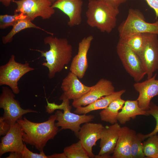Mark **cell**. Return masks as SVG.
<instances>
[{"label": "cell", "instance_id": "9c48e42d", "mask_svg": "<svg viewBox=\"0 0 158 158\" xmlns=\"http://www.w3.org/2000/svg\"><path fill=\"white\" fill-rule=\"evenodd\" d=\"M157 34L145 33L143 48L138 54L147 76L151 78L158 69V37Z\"/></svg>", "mask_w": 158, "mask_h": 158}, {"label": "cell", "instance_id": "d6986e66", "mask_svg": "<svg viewBox=\"0 0 158 158\" xmlns=\"http://www.w3.org/2000/svg\"><path fill=\"white\" fill-rule=\"evenodd\" d=\"M136 134L135 131L127 126L121 127L112 158H131V145Z\"/></svg>", "mask_w": 158, "mask_h": 158}, {"label": "cell", "instance_id": "e0dca14e", "mask_svg": "<svg viewBox=\"0 0 158 158\" xmlns=\"http://www.w3.org/2000/svg\"><path fill=\"white\" fill-rule=\"evenodd\" d=\"M61 88L63 92L61 95L69 100L75 101L87 93L91 87L83 84L75 74L70 71L63 80Z\"/></svg>", "mask_w": 158, "mask_h": 158}, {"label": "cell", "instance_id": "5b68a950", "mask_svg": "<svg viewBox=\"0 0 158 158\" xmlns=\"http://www.w3.org/2000/svg\"><path fill=\"white\" fill-rule=\"evenodd\" d=\"M118 31L119 38L122 39L137 33L158 35V20L153 23L147 22L139 10L130 8L126 18L118 26Z\"/></svg>", "mask_w": 158, "mask_h": 158}, {"label": "cell", "instance_id": "3957f363", "mask_svg": "<svg viewBox=\"0 0 158 158\" xmlns=\"http://www.w3.org/2000/svg\"><path fill=\"white\" fill-rule=\"evenodd\" d=\"M86 22L102 32L110 33L116 25L118 8L102 0H88Z\"/></svg>", "mask_w": 158, "mask_h": 158}, {"label": "cell", "instance_id": "277c9868", "mask_svg": "<svg viewBox=\"0 0 158 158\" xmlns=\"http://www.w3.org/2000/svg\"><path fill=\"white\" fill-rule=\"evenodd\" d=\"M14 93L7 87H3L0 96V108L4 110L3 116L0 118V135H5L10 127L24 114L29 113H37L30 109H24L19 101L15 99Z\"/></svg>", "mask_w": 158, "mask_h": 158}, {"label": "cell", "instance_id": "30bf717a", "mask_svg": "<svg viewBox=\"0 0 158 158\" xmlns=\"http://www.w3.org/2000/svg\"><path fill=\"white\" fill-rule=\"evenodd\" d=\"M55 114L56 116V121H57L55 123V125L58 127H60V130H71L76 136L80 128V125L92 121L95 117L93 115L79 114L71 112L69 110L62 112L58 110Z\"/></svg>", "mask_w": 158, "mask_h": 158}, {"label": "cell", "instance_id": "9a60e30c", "mask_svg": "<svg viewBox=\"0 0 158 158\" xmlns=\"http://www.w3.org/2000/svg\"><path fill=\"white\" fill-rule=\"evenodd\" d=\"M93 38L91 35L84 37L78 44L77 54L72 59L70 71L79 79L84 77L88 67L87 55Z\"/></svg>", "mask_w": 158, "mask_h": 158}, {"label": "cell", "instance_id": "ba28073f", "mask_svg": "<svg viewBox=\"0 0 158 158\" xmlns=\"http://www.w3.org/2000/svg\"><path fill=\"white\" fill-rule=\"evenodd\" d=\"M17 5L14 12L21 13L32 21L38 17L50 18L55 13L52 3L48 0H12Z\"/></svg>", "mask_w": 158, "mask_h": 158}, {"label": "cell", "instance_id": "d6a6232c", "mask_svg": "<svg viewBox=\"0 0 158 158\" xmlns=\"http://www.w3.org/2000/svg\"><path fill=\"white\" fill-rule=\"evenodd\" d=\"M111 4L114 7L118 8L122 4L126 2L127 0H102Z\"/></svg>", "mask_w": 158, "mask_h": 158}, {"label": "cell", "instance_id": "7a4b0ae2", "mask_svg": "<svg viewBox=\"0 0 158 158\" xmlns=\"http://www.w3.org/2000/svg\"><path fill=\"white\" fill-rule=\"evenodd\" d=\"M56 116L51 115L47 121L41 123L30 121L25 117L18 119L21 126L23 139L27 144L34 146L41 151L50 140L53 139L59 131V128L55 124Z\"/></svg>", "mask_w": 158, "mask_h": 158}, {"label": "cell", "instance_id": "8d00e7d4", "mask_svg": "<svg viewBox=\"0 0 158 158\" xmlns=\"http://www.w3.org/2000/svg\"><path fill=\"white\" fill-rule=\"evenodd\" d=\"M51 2L52 4L57 0H48Z\"/></svg>", "mask_w": 158, "mask_h": 158}, {"label": "cell", "instance_id": "83f0119b", "mask_svg": "<svg viewBox=\"0 0 158 158\" xmlns=\"http://www.w3.org/2000/svg\"><path fill=\"white\" fill-rule=\"evenodd\" d=\"M27 16L21 13L14 12L13 15L7 14L0 15V28L5 29L10 26H13L20 19Z\"/></svg>", "mask_w": 158, "mask_h": 158}, {"label": "cell", "instance_id": "f546056e", "mask_svg": "<svg viewBox=\"0 0 158 158\" xmlns=\"http://www.w3.org/2000/svg\"><path fill=\"white\" fill-rule=\"evenodd\" d=\"M147 111L149 115H152L155 119L156 123L155 128L150 133L146 135L140 133V136L143 140L151 136L157 134L158 132V106L151 102L149 109Z\"/></svg>", "mask_w": 158, "mask_h": 158}, {"label": "cell", "instance_id": "484cf974", "mask_svg": "<svg viewBox=\"0 0 158 158\" xmlns=\"http://www.w3.org/2000/svg\"><path fill=\"white\" fill-rule=\"evenodd\" d=\"M145 36V33H137L123 39L124 40L127 45L138 54L143 48Z\"/></svg>", "mask_w": 158, "mask_h": 158}, {"label": "cell", "instance_id": "52a82bcc", "mask_svg": "<svg viewBox=\"0 0 158 158\" xmlns=\"http://www.w3.org/2000/svg\"><path fill=\"white\" fill-rule=\"evenodd\" d=\"M116 50L126 71L135 82H140L146 73L138 55L127 45L124 40L120 38Z\"/></svg>", "mask_w": 158, "mask_h": 158}, {"label": "cell", "instance_id": "8992f818", "mask_svg": "<svg viewBox=\"0 0 158 158\" xmlns=\"http://www.w3.org/2000/svg\"><path fill=\"white\" fill-rule=\"evenodd\" d=\"M15 57L14 55H11L8 62L0 66V86H8L14 94H17L20 92L18 85L20 79L35 69L30 67L29 63L23 64L17 62Z\"/></svg>", "mask_w": 158, "mask_h": 158}, {"label": "cell", "instance_id": "d590c367", "mask_svg": "<svg viewBox=\"0 0 158 158\" xmlns=\"http://www.w3.org/2000/svg\"><path fill=\"white\" fill-rule=\"evenodd\" d=\"M12 0H0V1L5 6H8Z\"/></svg>", "mask_w": 158, "mask_h": 158}, {"label": "cell", "instance_id": "cb8c5ba5", "mask_svg": "<svg viewBox=\"0 0 158 158\" xmlns=\"http://www.w3.org/2000/svg\"><path fill=\"white\" fill-rule=\"evenodd\" d=\"M144 154L146 158H158V135L151 136L143 142Z\"/></svg>", "mask_w": 158, "mask_h": 158}, {"label": "cell", "instance_id": "7c38bea8", "mask_svg": "<svg viewBox=\"0 0 158 158\" xmlns=\"http://www.w3.org/2000/svg\"><path fill=\"white\" fill-rule=\"evenodd\" d=\"M104 126L101 123L87 122L81 127L77 137L81 141L90 158H95L92 151L93 147L96 145L97 141L100 139Z\"/></svg>", "mask_w": 158, "mask_h": 158}, {"label": "cell", "instance_id": "1f68e13d", "mask_svg": "<svg viewBox=\"0 0 158 158\" xmlns=\"http://www.w3.org/2000/svg\"><path fill=\"white\" fill-rule=\"evenodd\" d=\"M149 6L155 11L156 18H158V0H145Z\"/></svg>", "mask_w": 158, "mask_h": 158}, {"label": "cell", "instance_id": "4fadbf2b", "mask_svg": "<svg viewBox=\"0 0 158 158\" xmlns=\"http://www.w3.org/2000/svg\"><path fill=\"white\" fill-rule=\"evenodd\" d=\"M121 127L117 123L104 127L101 133L100 151L95 158H112L110 154L114 152L118 139Z\"/></svg>", "mask_w": 158, "mask_h": 158}, {"label": "cell", "instance_id": "44dd1931", "mask_svg": "<svg viewBox=\"0 0 158 158\" xmlns=\"http://www.w3.org/2000/svg\"><path fill=\"white\" fill-rule=\"evenodd\" d=\"M139 115L148 116L149 114L147 111L139 107L137 100H127L125 101L121 111L119 112L117 119L120 123L124 124L130 118L134 119Z\"/></svg>", "mask_w": 158, "mask_h": 158}, {"label": "cell", "instance_id": "836d02e7", "mask_svg": "<svg viewBox=\"0 0 158 158\" xmlns=\"http://www.w3.org/2000/svg\"><path fill=\"white\" fill-rule=\"evenodd\" d=\"M47 156L48 158H67L63 152L61 153H54Z\"/></svg>", "mask_w": 158, "mask_h": 158}, {"label": "cell", "instance_id": "2e32d148", "mask_svg": "<svg viewBox=\"0 0 158 158\" xmlns=\"http://www.w3.org/2000/svg\"><path fill=\"white\" fill-rule=\"evenodd\" d=\"M157 75L156 73L151 78L133 85L135 89L139 94L137 99L138 105L146 111L149 109L152 99L158 95V80L155 79Z\"/></svg>", "mask_w": 158, "mask_h": 158}, {"label": "cell", "instance_id": "ffe728a7", "mask_svg": "<svg viewBox=\"0 0 158 158\" xmlns=\"http://www.w3.org/2000/svg\"><path fill=\"white\" fill-rule=\"evenodd\" d=\"M125 90L115 92L113 93L96 100L92 103L85 107L76 108L74 112L79 114H86L96 110L103 109L107 107L114 100L121 98L122 95L125 92Z\"/></svg>", "mask_w": 158, "mask_h": 158}, {"label": "cell", "instance_id": "7402d4cb", "mask_svg": "<svg viewBox=\"0 0 158 158\" xmlns=\"http://www.w3.org/2000/svg\"><path fill=\"white\" fill-rule=\"evenodd\" d=\"M125 102L121 98L117 99L112 102L107 107L103 109L100 112L101 120L111 124L117 123L119 111L121 109Z\"/></svg>", "mask_w": 158, "mask_h": 158}, {"label": "cell", "instance_id": "4dcf8cb0", "mask_svg": "<svg viewBox=\"0 0 158 158\" xmlns=\"http://www.w3.org/2000/svg\"><path fill=\"white\" fill-rule=\"evenodd\" d=\"M24 144L23 149L21 152L22 158H48L43 150L40 151L39 154L35 153L29 150L25 143Z\"/></svg>", "mask_w": 158, "mask_h": 158}, {"label": "cell", "instance_id": "603a6c76", "mask_svg": "<svg viewBox=\"0 0 158 158\" xmlns=\"http://www.w3.org/2000/svg\"><path fill=\"white\" fill-rule=\"evenodd\" d=\"M32 21L28 18L20 19L13 27L11 31L6 36L2 37V42L4 44L11 42L13 36L17 33L25 29L34 28L41 30L51 35L53 34L37 26L32 22Z\"/></svg>", "mask_w": 158, "mask_h": 158}, {"label": "cell", "instance_id": "e575fe53", "mask_svg": "<svg viewBox=\"0 0 158 158\" xmlns=\"http://www.w3.org/2000/svg\"><path fill=\"white\" fill-rule=\"evenodd\" d=\"M7 158H22L21 153L16 152H11L10 155Z\"/></svg>", "mask_w": 158, "mask_h": 158}, {"label": "cell", "instance_id": "8fae6325", "mask_svg": "<svg viewBox=\"0 0 158 158\" xmlns=\"http://www.w3.org/2000/svg\"><path fill=\"white\" fill-rule=\"evenodd\" d=\"M112 82L104 78L100 79L90 90L79 99L73 101L72 105L75 108L87 106L102 97L115 92Z\"/></svg>", "mask_w": 158, "mask_h": 158}, {"label": "cell", "instance_id": "6da1fadb", "mask_svg": "<svg viewBox=\"0 0 158 158\" xmlns=\"http://www.w3.org/2000/svg\"><path fill=\"white\" fill-rule=\"evenodd\" d=\"M44 41L45 44L49 45V50L30 49L39 52L41 57L45 58L44 60L46 62L43 63L42 65L48 68V77L51 79L55 77L56 73L61 72L71 61L73 47L66 38H58L51 36L46 37Z\"/></svg>", "mask_w": 158, "mask_h": 158}, {"label": "cell", "instance_id": "ac0fdd59", "mask_svg": "<svg viewBox=\"0 0 158 158\" xmlns=\"http://www.w3.org/2000/svg\"><path fill=\"white\" fill-rule=\"evenodd\" d=\"M83 4L82 0H57L52 4V7L59 9L68 16L67 24L72 27L82 22Z\"/></svg>", "mask_w": 158, "mask_h": 158}, {"label": "cell", "instance_id": "d4e9b609", "mask_svg": "<svg viewBox=\"0 0 158 158\" xmlns=\"http://www.w3.org/2000/svg\"><path fill=\"white\" fill-rule=\"evenodd\" d=\"M63 151L67 158H90L80 140L65 147Z\"/></svg>", "mask_w": 158, "mask_h": 158}, {"label": "cell", "instance_id": "4316f807", "mask_svg": "<svg viewBox=\"0 0 158 158\" xmlns=\"http://www.w3.org/2000/svg\"><path fill=\"white\" fill-rule=\"evenodd\" d=\"M143 141L140 133L136 134L135 136L131 146V158H146L143 152Z\"/></svg>", "mask_w": 158, "mask_h": 158}, {"label": "cell", "instance_id": "5bb4252c", "mask_svg": "<svg viewBox=\"0 0 158 158\" xmlns=\"http://www.w3.org/2000/svg\"><path fill=\"white\" fill-rule=\"evenodd\" d=\"M20 125L16 122L1 138L0 157L8 152L21 153L24 145Z\"/></svg>", "mask_w": 158, "mask_h": 158}, {"label": "cell", "instance_id": "f1b7e54d", "mask_svg": "<svg viewBox=\"0 0 158 158\" xmlns=\"http://www.w3.org/2000/svg\"><path fill=\"white\" fill-rule=\"evenodd\" d=\"M46 99L47 103V105L45 106L46 112L49 114L52 113L56 110H63V111L71 110L72 106L70 104V100L62 95L60 97L59 100H62V102L59 105L55 102L50 103L47 99Z\"/></svg>", "mask_w": 158, "mask_h": 158}]
</instances>
